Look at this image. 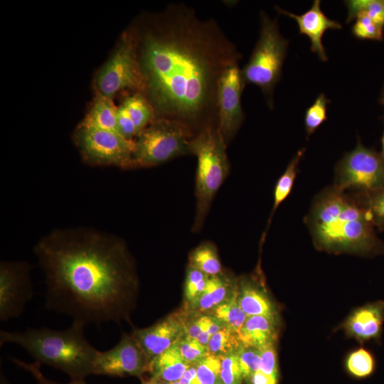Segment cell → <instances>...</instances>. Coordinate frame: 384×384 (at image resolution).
Returning a JSON list of instances; mask_svg holds the SVG:
<instances>
[{"label":"cell","mask_w":384,"mask_h":384,"mask_svg":"<svg viewBox=\"0 0 384 384\" xmlns=\"http://www.w3.org/2000/svg\"><path fill=\"white\" fill-rule=\"evenodd\" d=\"M351 196L366 210L375 228L384 229V186L368 192H353Z\"/></svg>","instance_id":"27"},{"label":"cell","mask_w":384,"mask_h":384,"mask_svg":"<svg viewBox=\"0 0 384 384\" xmlns=\"http://www.w3.org/2000/svg\"><path fill=\"white\" fill-rule=\"evenodd\" d=\"M12 361L19 368L30 373L36 380V384H61L58 383L46 377L41 370V365L38 362L26 363L16 358H11ZM66 384H89L85 380H70Z\"/></svg>","instance_id":"38"},{"label":"cell","mask_w":384,"mask_h":384,"mask_svg":"<svg viewBox=\"0 0 384 384\" xmlns=\"http://www.w3.org/2000/svg\"><path fill=\"white\" fill-rule=\"evenodd\" d=\"M384 319V303L377 302L358 308L345 323L347 334L359 341L377 337Z\"/></svg>","instance_id":"18"},{"label":"cell","mask_w":384,"mask_h":384,"mask_svg":"<svg viewBox=\"0 0 384 384\" xmlns=\"http://www.w3.org/2000/svg\"><path fill=\"white\" fill-rule=\"evenodd\" d=\"M164 384H181L179 380L177 381H173V382H168V383H164Z\"/></svg>","instance_id":"47"},{"label":"cell","mask_w":384,"mask_h":384,"mask_svg":"<svg viewBox=\"0 0 384 384\" xmlns=\"http://www.w3.org/2000/svg\"><path fill=\"white\" fill-rule=\"evenodd\" d=\"M222 357L208 354L196 366L200 384H219L220 381Z\"/></svg>","instance_id":"32"},{"label":"cell","mask_w":384,"mask_h":384,"mask_svg":"<svg viewBox=\"0 0 384 384\" xmlns=\"http://www.w3.org/2000/svg\"><path fill=\"white\" fill-rule=\"evenodd\" d=\"M239 65L227 68L218 86V128L226 144L235 135L245 118L241 96L245 88Z\"/></svg>","instance_id":"13"},{"label":"cell","mask_w":384,"mask_h":384,"mask_svg":"<svg viewBox=\"0 0 384 384\" xmlns=\"http://www.w3.org/2000/svg\"><path fill=\"white\" fill-rule=\"evenodd\" d=\"M226 145L218 127L201 129L191 141L190 153L197 158L193 231L202 227L213 199L228 176Z\"/></svg>","instance_id":"5"},{"label":"cell","mask_w":384,"mask_h":384,"mask_svg":"<svg viewBox=\"0 0 384 384\" xmlns=\"http://www.w3.org/2000/svg\"><path fill=\"white\" fill-rule=\"evenodd\" d=\"M278 321L262 316H247L237 332L242 345L260 350L275 346L278 337Z\"/></svg>","instance_id":"19"},{"label":"cell","mask_w":384,"mask_h":384,"mask_svg":"<svg viewBox=\"0 0 384 384\" xmlns=\"http://www.w3.org/2000/svg\"><path fill=\"white\" fill-rule=\"evenodd\" d=\"M34 252L45 274V307L86 326L129 321L139 279L125 244L98 231L55 230Z\"/></svg>","instance_id":"2"},{"label":"cell","mask_w":384,"mask_h":384,"mask_svg":"<svg viewBox=\"0 0 384 384\" xmlns=\"http://www.w3.org/2000/svg\"><path fill=\"white\" fill-rule=\"evenodd\" d=\"M122 104L134 122L137 136L156 119L153 106L141 92H134L125 98Z\"/></svg>","instance_id":"22"},{"label":"cell","mask_w":384,"mask_h":384,"mask_svg":"<svg viewBox=\"0 0 384 384\" xmlns=\"http://www.w3.org/2000/svg\"><path fill=\"white\" fill-rule=\"evenodd\" d=\"M208 314L215 317L225 327L238 332L247 316L239 304L237 297V285L233 294Z\"/></svg>","instance_id":"26"},{"label":"cell","mask_w":384,"mask_h":384,"mask_svg":"<svg viewBox=\"0 0 384 384\" xmlns=\"http://www.w3.org/2000/svg\"><path fill=\"white\" fill-rule=\"evenodd\" d=\"M141 380L142 384H164L161 380L151 375L148 378H144L143 377Z\"/></svg>","instance_id":"43"},{"label":"cell","mask_w":384,"mask_h":384,"mask_svg":"<svg viewBox=\"0 0 384 384\" xmlns=\"http://www.w3.org/2000/svg\"><path fill=\"white\" fill-rule=\"evenodd\" d=\"M194 137L184 124L156 118L134 139L131 168L150 167L190 153Z\"/></svg>","instance_id":"7"},{"label":"cell","mask_w":384,"mask_h":384,"mask_svg":"<svg viewBox=\"0 0 384 384\" xmlns=\"http://www.w3.org/2000/svg\"><path fill=\"white\" fill-rule=\"evenodd\" d=\"M338 190L368 192L384 186V160L380 153L363 146L344 154L335 168L334 183Z\"/></svg>","instance_id":"9"},{"label":"cell","mask_w":384,"mask_h":384,"mask_svg":"<svg viewBox=\"0 0 384 384\" xmlns=\"http://www.w3.org/2000/svg\"><path fill=\"white\" fill-rule=\"evenodd\" d=\"M330 100L321 93L305 112L304 127L307 137L313 134L326 119L327 107Z\"/></svg>","instance_id":"31"},{"label":"cell","mask_w":384,"mask_h":384,"mask_svg":"<svg viewBox=\"0 0 384 384\" xmlns=\"http://www.w3.org/2000/svg\"><path fill=\"white\" fill-rule=\"evenodd\" d=\"M1 384H10L2 373H1Z\"/></svg>","instance_id":"46"},{"label":"cell","mask_w":384,"mask_h":384,"mask_svg":"<svg viewBox=\"0 0 384 384\" xmlns=\"http://www.w3.org/2000/svg\"><path fill=\"white\" fill-rule=\"evenodd\" d=\"M278 378L263 373L260 370L252 377L251 384H277Z\"/></svg>","instance_id":"41"},{"label":"cell","mask_w":384,"mask_h":384,"mask_svg":"<svg viewBox=\"0 0 384 384\" xmlns=\"http://www.w3.org/2000/svg\"><path fill=\"white\" fill-rule=\"evenodd\" d=\"M344 3L348 8L347 23L363 14L384 27V0H348Z\"/></svg>","instance_id":"28"},{"label":"cell","mask_w":384,"mask_h":384,"mask_svg":"<svg viewBox=\"0 0 384 384\" xmlns=\"http://www.w3.org/2000/svg\"><path fill=\"white\" fill-rule=\"evenodd\" d=\"M74 139L87 164L131 168L134 140H128L117 132L81 124L77 128Z\"/></svg>","instance_id":"10"},{"label":"cell","mask_w":384,"mask_h":384,"mask_svg":"<svg viewBox=\"0 0 384 384\" xmlns=\"http://www.w3.org/2000/svg\"><path fill=\"white\" fill-rule=\"evenodd\" d=\"M237 297L247 316H262L279 322V311L265 288L260 270L237 278Z\"/></svg>","instance_id":"15"},{"label":"cell","mask_w":384,"mask_h":384,"mask_svg":"<svg viewBox=\"0 0 384 384\" xmlns=\"http://www.w3.org/2000/svg\"><path fill=\"white\" fill-rule=\"evenodd\" d=\"M117 131L128 140H134L137 137L135 126L124 106L121 104L117 112Z\"/></svg>","instance_id":"39"},{"label":"cell","mask_w":384,"mask_h":384,"mask_svg":"<svg viewBox=\"0 0 384 384\" xmlns=\"http://www.w3.org/2000/svg\"><path fill=\"white\" fill-rule=\"evenodd\" d=\"M304 222L319 250L358 255L384 251L366 210L351 194L334 186L314 198Z\"/></svg>","instance_id":"3"},{"label":"cell","mask_w":384,"mask_h":384,"mask_svg":"<svg viewBox=\"0 0 384 384\" xmlns=\"http://www.w3.org/2000/svg\"><path fill=\"white\" fill-rule=\"evenodd\" d=\"M209 276L188 265L184 282L183 297L186 309L193 305L201 297Z\"/></svg>","instance_id":"30"},{"label":"cell","mask_w":384,"mask_h":384,"mask_svg":"<svg viewBox=\"0 0 384 384\" xmlns=\"http://www.w3.org/2000/svg\"><path fill=\"white\" fill-rule=\"evenodd\" d=\"M384 27L376 23L365 14H358L351 28L353 36L358 39L383 40Z\"/></svg>","instance_id":"33"},{"label":"cell","mask_w":384,"mask_h":384,"mask_svg":"<svg viewBox=\"0 0 384 384\" xmlns=\"http://www.w3.org/2000/svg\"><path fill=\"white\" fill-rule=\"evenodd\" d=\"M96 85L99 94L112 99L124 90L143 93L144 81L132 30L123 33L117 49L97 75Z\"/></svg>","instance_id":"8"},{"label":"cell","mask_w":384,"mask_h":384,"mask_svg":"<svg viewBox=\"0 0 384 384\" xmlns=\"http://www.w3.org/2000/svg\"><path fill=\"white\" fill-rule=\"evenodd\" d=\"M117 108L112 98L98 93L90 111L80 124L117 132Z\"/></svg>","instance_id":"21"},{"label":"cell","mask_w":384,"mask_h":384,"mask_svg":"<svg viewBox=\"0 0 384 384\" xmlns=\"http://www.w3.org/2000/svg\"><path fill=\"white\" fill-rule=\"evenodd\" d=\"M383 118H384V115H383ZM381 143H382V151L380 152V154L382 156L383 159L384 160V132L382 137Z\"/></svg>","instance_id":"45"},{"label":"cell","mask_w":384,"mask_h":384,"mask_svg":"<svg viewBox=\"0 0 384 384\" xmlns=\"http://www.w3.org/2000/svg\"><path fill=\"white\" fill-rule=\"evenodd\" d=\"M348 371L356 377L370 375L374 368V360L371 353L364 348L352 352L346 361Z\"/></svg>","instance_id":"35"},{"label":"cell","mask_w":384,"mask_h":384,"mask_svg":"<svg viewBox=\"0 0 384 384\" xmlns=\"http://www.w3.org/2000/svg\"><path fill=\"white\" fill-rule=\"evenodd\" d=\"M178 345L183 359L189 365H196L209 354L206 346L186 335L178 341Z\"/></svg>","instance_id":"36"},{"label":"cell","mask_w":384,"mask_h":384,"mask_svg":"<svg viewBox=\"0 0 384 384\" xmlns=\"http://www.w3.org/2000/svg\"><path fill=\"white\" fill-rule=\"evenodd\" d=\"M239 366L247 384H251L254 373L259 370L261 351L258 348L242 345L238 352Z\"/></svg>","instance_id":"34"},{"label":"cell","mask_w":384,"mask_h":384,"mask_svg":"<svg viewBox=\"0 0 384 384\" xmlns=\"http://www.w3.org/2000/svg\"><path fill=\"white\" fill-rule=\"evenodd\" d=\"M150 361L132 334H122L113 348L98 351L94 375L110 377L136 376L143 378L149 373Z\"/></svg>","instance_id":"11"},{"label":"cell","mask_w":384,"mask_h":384,"mask_svg":"<svg viewBox=\"0 0 384 384\" xmlns=\"http://www.w3.org/2000/svg\"><path fill=\"white\" fill-rule=\"evenodd\" d=\"M30 266L25 262L0 263V320L18 318L33 297Z\"/></svg>","instance_id":"12"},{"label":"cell","mask_w":384,"mask_h":384,"mask_svg":"<svg viewBox=\"0 0 384 384\" xmlns=\"http://www.w3.org/2000/svg\"><path fill=\"white\" fill-rule=\"evenodd\" d=\"M289 41L280 33L277 19L260 14L258 41L248 63L241 70L245 86H258L266 97L268 105L273 107V91L282 76Z\"/></svg>","instance_id":"6"},{"label":"cell","mask_w":384,"mask_h":384,"mask_svg":"<svg viewBox=\"0 0 384 384\" xmlns=\"http://www.w3.org/2000/svg\"><path fill=\"white\" fill-rule=\"evenodd\" d=\"M261 351L259 370L263 373L278 378L277 358L275 346H272Z\"/></svg>","instance_id":"40"},{"label":"cell","mask_w":384,"mask_h":384,"mask_svg":"<svg viewBox=\"0 0 384 384\" xmlns=\"http://www.w3.org/2000/svg\"><path fill=\"white\" fill-rule=\"evenodd\" d=\"M187 315L185 335L189 338L197 339L206 346L213 335L225 327L219 320L210 314L191 315L187 314Z\"/></svg>","instance_id":"25"},{"label":"cell","mask_w":384,"mask_h":384,"mask_svg":"<svg viewBox=\"0 0 384 384\" xmlns=\"http://www.w3.org/2000/svg\"><path fill=\"white\" fill-rule=\"evenodd\" d=\"M181 384H200L194 365L190 366L179 380Z\"/></svg>","instance_id":"42"},{"label":"cell","mask_w":384,"mask_h":384,"mask_svg":"<svg viewBox=\"0 0 384 384\" xmlns=\"http://www.w3.org/2000/svg\"><path fill=\"white\" fill-rule=\"evenodd\" d=\"M188 265L208 276L217 275L223 272L217 248L210 242H203L191 252Z\"/></svg>","instance_id":"23"},{"label":"cell","mask_w":384,"mask_h":384,"mask_svg":"<svg viewBox=\"0 0 384 384\" xmlns=\"http://www.w3.org/2000/svg\"><path fill=\"white\" fill-rule=\"evenodd\" d=\"M319 0H315L311 7L301 15H296L275 6L276 10L282 14L294 18L300 34L307 36L311 41V50L316 53L322 61H327L324 46L322 43L324 33L328 29H341V24L329 18L321 9Z\"/></svg>","instance_id":"16"},{"label":"cell","mask_w":384,"mask_h":384,"mask_svg":"<svg viewBox=\"0 0 384 384\" xmlns=\"http://www.w3.org/2000/svg\"><path fill=\"white\" fill-rule=\"evenodd\" d=\"M379 102L381 105L384 107V84L383 85L381 92H380V95L379 97Z\"/></svg>","instance_id":"44"},{"label":"cell","mask_w":384,"mask_h":384,"mask_svg":"<svg viewBox=\"0 0 384 384\" xmlns=\"http://www.w3.org/2000/svg\"><path fill=\"white\" fill-rule=\"evenodd\" d=\"M190 366L183 359L177 342L151 361L149 373L164 383L177 381Z\"/></svg>","instance_id":"20"},{"label":"cell","mask_w":384,"mask_h":384,"mask_svg":"<svg viewBox=\"0 0 384 384\" xmlns=\"http://www.w3.org/2000/svg\"><path fill=\"white\" fill-rule=\"evenodd\" d=\"M241 346L237 332L223 327L210 338L207 348L209 354L223 357L238 352Z\"/></svg>","instance_id":"29"},{"label":"cell","mask_w":384,"mask_h":384,"mask_svg":"<svg viewBox=\"0 0 384 384\" xmlns=\"http://www.w3.org/2000/svg\"><path fill=\"white\" fill-rule=\"evenodd\" d=\"M142 31L132 30L156 118L178 122L195 136L218 127L217 92L224 71L242 55L213 18L182 3L169 5Z\"/></svg>","instance_id":"1"},{"label":"cell","mask_w":384,"mask_h":384,"mask_svg":"<svg viewBox=\"0 0 384 384\" xmlns=\"http://www.w3.org/2000/svg\"><path fill=\"white\" fill-rule=\"evenodd\" d=\"M304 152V148L299 149L297 152L287 165L283 174L277 181L274 190L273 206L265 233H267L274 212L291 193L298 171V166Z\"/></svg>","instance_id":"24"},{"label":"cell","mask_w":384,"mask_h":384,"mask_svg":"<svg viewBox=\"0 0 384 384\" xmlns=\"http://www.w3.org/2000/svg\"><path fill=\"white\" fill-rule=\"evenodd\" d=\"M243 376L239 366L238 352L222 357L220 381L222 384H242Z\"/></svg>","instance_id":"37"},{"label":"cell","mask_w":384,"mask_h":384,"mask_svg":"<svg viewBox=\"0 0 384 384\" xmlns=\"http://www.w3.org/2000/svg\"><path fill=\"white\" fill-rule=\"evenodd\" d=\"M237 278H233L222 272L209 276L198 299L188 309H183L188 314H208L219 304L228 299L235 290Z\"/></svg>","instance_id":"17"},{"label":"cell","mask_w":384,"mask_h":384,"mask_svg":"<svg viewBox=\"0 0 384 384\" xmlns=\"http://www.w3.org/2000/svg\"><path fill=\"white\" fill-rule=\"evenodd\" d=\"M85 326L78 321L65 330L47 327L24 331H0V346L11 343L24 348L41 365L65 373L70 380H85L94 375L98 352L86 339Z\"/></svg>","instance_id":"4"},{"label":"cell","mask_w":384,"mask_h":384,"mask_svg":"<svg viewBox=\"0 0 384 384\" xmlns=\"http://www.w3.org/2000/svg\"><path fill=\"white\" fill-rule=\"evenodd\" d=\"M187 319V314L181 309L148 327L133 329L132 335L151 363L186 334Z\"/></svg>","instance_id":"14"},{"label":"cell","mask_w":384,"mask_h":384,"mask_svg":"<svg viewBox=\"0 0 384 384\" xmlns=\"http://www.w3.org/2000/svg\"><path fill=\"white\" fill-rule=\"evenodd\" d=\"M219 384H222V383H219Z\"/></svg>","instance_id":"48"}]
</instances>
